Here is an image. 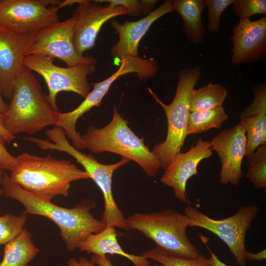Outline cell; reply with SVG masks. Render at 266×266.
Instances as JSON below:
<instances>
[{"label":"cell","instance_id":"obj_2","mask_svg":"<svg viewBox=\"0 0 266 266\" xmlns=\"http://www.w3.org/2000/svg\"><path fill=\"white\" fill-rule=\"evenodd\" d=\"M11 171L12 181L25 190L49 201L57 196L67 197L71 183L90 178L85 170L70 161L50 156L23 153Z\"/></svg>","mask_w":266,"mask_h":266},{"label":"cell","instance_id":"obj_9","mask_svg":"<svg viewBox=\"0 0 266 266\" xmlns=\"http://www.w3.org/2000/svg\"><path fill=\"white\" fill-rule=\"evenodd\" d=\"M53 60L42 55H30L24 58L23 65L44 78L48 90V100L54 110L59 111L56 97L60 92H72L84 98L88 95L91 88L87 76L95 71L96 65L85 63L64 67L54 64Z\"/></svg>","mask_w":266,"mask_h":266},{"label":"cell","instance_id":"obj_37","mask_svg":"<svg viewBox=\"0 0 266 266\" xmlns=\"http://www.w3.org/2000/svg\"><path fill=\"white\" fill-rule=\"evenodd\" d=\"M157 2L156 0H140L141 14L147 15L149 14Z\"/></svg>","mask_w":266,"mask_h":266},{"label":"cell","instance_id":"obj_13","mask_svg":"<svg viewBox=\"0 0 266 266\" xmlns=\"http://www.w3.org/2000/svg\"><path fill=\"white\" fill-rule=\"evenodd\" d=\"M73 3L78 4L73 15V41L76 51L81 55L95 47L99 32L106 22L116 16L129 15L123 6L102 5L88 0H73Z\"/></svg>","mask_w":266,"mask_h":266},{"label":"cell","instance_id":"obj_6","mask_svg":"<svg viewBox=\"0 0 266 266\" xmlns=\"http://www.w3.org/2000/svg\"><path fill=\"white\" fill-rule=\"evenodd\" d=\"M200 75L199 66L181 70L178 73V81L174 99L169 104L163 102L148 88L154 99L163 108L167 119L166 138L164 141L156 143L151 151L163 169L165 170L175 156L181 152L188 135L190 97Z\"/></svg>","mask_w":266,"mask_h":266},{"label":"cell","instance_id":"obj_10","mask_svg":"<svg viewBox=\"0 0 266 266\" xmlns=\"http://www.w3.org/2000/svg\"><path fill=\"white\" fill-rule=\"evenodd\" d=\"M60 1L0 0V27L18 34H36L60 21Z\"/></svg>","mask_w":266,"mask_h":266},{"label":"cell","instance_id":"obj_4","mask_svg":"<svg viewBox=\"0 0 266 266\" xmlns=\"http://www.w3.org/2000/svg\"><path fill=\"white\" fill-rule=\"evenodd\" d=\"M81 136L86 149L91 152H110L127 158L137 164L149 177H155L161 168L143 137L140 138L131 129L116 106L107 125L100 128L91 126Z\"/></svg>","mask_w":266,"mask_h":266},{"label":"cell","instance_id":"obj_40","mask_svg":"<svg viewBox=\"0 0 266 266\" xmlns=\"http://www.w3.org/2000/svg\"><path fill=\"white\" fill-rule=\"evenodd\" d=\"M3 172L4 171L3 170L0 169V185H1ZM2 195H3L2 191L1 189V190H0V197L2 196Z\"/></svg>","mask_w":266,"mask_h":266},{"label":"cell","instance_id":"obj_33","mask_svg":"<svg viewBox=\"0 0 266 266\" xmlns=\"http://www.w3.org/2000/svg\"><path fill=\"white\" fill-rule=\"evenodd\" d=\"M67 266H96V265L91 260L84 257L78 259L72 257L68 259Z\"/></svg>","mask_w":266,"mask_h":266},{"label":"cell","instance_id":"obj_21","mask_svg":"<svg viewBox=\"0 0 266 266\" xmlns=\"http://www.w3.org/2000/svg\"><path fill=\"white\" fill-rule=\"evenodd\" d=\"M3 250L0 266H29L40 251L25 227L16 237L4 244Z\"/></svg>","mask_w":266,"mask_h":266},{"label":"cell","instance_id":"obj_25","mask_svg":"<svg viewBox=\"0 0 266 266\" xmlns=\"http://www.w3.org/2000/svg\"><path fill=\"white\" fill-rule=\"evenodd\" d=\"M239 123L245 131L247 158L259 146L266 144V113L240 119Z\"/></svg>","mask_w":266,"mask_h":266},{"label":"cell","instance_id":"obj_12","mask_svg":"<svg viewBox=\"0 0 266 266\" xmlns=\"http://www.w3.org/2000/svg\"><path fill=\"white\" fill-rule=\"evenodd\" d=\"M75 24V18L73 16L39 32L27 56L37 54L57 58L67 67L85 63L96 65L97 61L94 58L80 55L76 51L73 41Z\"/></svg>","mask_w":266,"mask_h":266},{"label":"cell","instance_id":"obj_35","mask_svg":"<svg viewBox=\"0 0 266 266\" xmlns=\"http://www.w3.org/2000/svg\"><path fill=\"white\" fill-rule=\"evenodd\" d=\"M0 138L5 142H9L15 138L5 129L3 122V114L0 112Z\"/></svg>","mask_w":266,"mask_h":266},{"label":"cell","instance_id":"obj_1","mask_svg":"<svg viewBox=\"0 0 266 266\" xmlns=\"http://www.w3.org/2000/svg\"><path fill=\"white\" fill-rule=\"evenodd\" d=\"M1 186L3 195L16 200L24 206L23 213L46 217L54 222L59 227L68 251L76 248L77 244L89 234L98 233L106 227L90 212L96 206L94 200H83L71 208L60 207L25 190L4 172Z\"/></svg>","mask_w":266,"mask_h":266},{"label":"cell","instance_id":"obj_24","mask_svg":"<svg viewBox=\"0 0 266 266\" xmlns=\"http://www.w3.org/2000/svg\"><path fill=\"white\" fill-rule=\"evenodd\" d=\"M143 256L155 261L163 266H212L201 253L196 257L176 254L157 246L144 252Z\"/></svg>","mask_w":266,"mask_h":266},{"label":"cell","instance_id":"obj_15","mask_svg":"<svg viewBox=\"0 0 266 266\" xmlns=\"http://www.w3.org/2000/svg\"><path fill=\"white\" fill-rule=\"evenodd\" d=\"M36 34L21 35L0 27V88L2 97L11 99L24 66L23 61Z\"/></svg>","mask_w":266,"mask_h":266},{"label":"cell","instance_id":"obj_19","mask_svg":"<svg viewBox=\"0 0 266 266\" xmlns=\"http://www.w3.org/2000/svg\"><path fill=\"white\" fill-rule=\"evenodd\" d=\"M116 228L106 226L101 232L89 234L77 245L80 252L101 256L116 254L130 260L134 266H150L149 259L143 255H135L126 252L117 238Z\"/></svg>","mask_w":266,"mask_h":266},{"label":"cell","instance_id":"obj_28","mask_svg":"<svg viewBox=\"0 0 266 266\" xmlns=\"http://www.w3.org/2000/svg\"><path fill=\"white\" fill-rule=\"evenodd\" d=\"M234 0H206L208 7L207 30L211 33H218L220 30V19L225 10L232 5Z\"/></svg>","mask_w":266,"mask_h":266},{"label":"cell","instance_id":"obj_27","mask_svg":"<svg viewBox=\"0 0 266 266\" xmlns=\"http://www.w3.org/2000/svg\"><path fill=\"white\" fill-rule=\"evenodd\" d=\"M27 214H11L0 216V245H4L16 237L24 228Z\"/></svg>","mask_w":266,"mask_h":266},{"label":"cell","instance_id":"obj_8","mask_svg":"<svg viewBox=\"0 0 266 266\" xmlns=\"http://www.w3.org/2000/svg\"><path fill=\"white\" fill-rule=\"evenodd\" d=\"M259 212V207L251 204L239 208L233 215L216 220L207 216L198 208L188 206L184 212L191 222V227L206 229L218 236L227 245L238 266H246L247 251L245 236Z\"/></svg>","mask_w":266,"mask_h":266},{"label":"cell","instance_id":"obj_36","mask_svg":"<svg viewBox=\"0 0 266 266\" xmlns=\"http://www.w3.org/2000/svg\"><path fill=\"white\" fill-rule=\"evenodd\" d=\"M246 261H263L266 260V249L258 252L252 253L247 251L245 256Z\"/></svg>","mask_w":266,"mask_h":266},{"label":"cell","instance_id":"obj_30","mask_svg":"<svg viewBox=\"0 0 266 266\" xmlns=\"http://www.w3.org/2000/svg\"><path fill=\"white\" fill-rule=\"evenodd\" d=\"M254 98L252 103L245 107L240 115V119L266 113V83L256 85L253 89Z\"/></svg>","mask_w":266,"mask_h":266},{"label":"cell","instance_id":"obj_11","mask_svg":"<svg viewBox=\"0 0 266 266\" xmlns=\"http://www.w3.org/2000/svg\"><path fill=\"white\" fill-rule=\"evenodd\" d=\"M146 71V66L139 57L127 56L121 60L118 70L106 79L92 83L93 89L85 100L74 109L59 114L58 122L56 126L60 127L70 140L73 146L80 150L86 149L81 134L76 130V125L79 118L95 106H100L103 97L107 93L112 84L120 76L135 73L138 78L142 77Z\"/></svg>","mask_w":266,"mask_h":266},{"label":"cell","instance_id":"obj_39","mask_svg":"<svg viewBox=\"0 0 266 266\" xmlns=\"http://www.w3.org/2000/svg\"><path fill=\"white\" fill-rule=\"evenodd\" d=\"M8 108V105L4 101L0 88V112L4 114Z\"/></svg>","mask_w":266,"mask_h":266},{"label":"cell","instance_id":"obj_26","mask_svg":"<svg viewBox=\"0 0 266 266\" xmlns=\"http://www.w3.org/2000/svg\"><path fill=\"white\" fill-rule=\"evenodd\" d=\"M248 159L246 178L258 189L266 188V144L258 147Z\"/></svg>","mask_w":266,"mask_h":266},{"label":"cell","instance_id":"obj_22","mask_svg":"<svg viewBox=\"0 0 266 266\" xmlns=\"http://www.w3.org/2000/svg\"><path fill=\"white\" fill-rule=\"evenodd\" d=\"M228 92L225 87L209 83L198 89H193L189 100L190 112L205 110L222 106Z\"/></svg>","mask_w":266,"mask_h":266},{"label":"cell","instance_id":"obj_32","mask_svg":"<svg viewBox=\"0 0 266 266\" xmlns=\"http://www.w3.org/2000/svg\"><path fill=\"white\" fill-rule=\"evenodd\" d=\"M17 164L16 157L8 151L5 146V141L0 138V169L11 171Z\"/></svg>","mask_w":266,"mask_h":266},{"label":"cell","instance_id":"obj_17","mask_svg":"<svg viewBox=\"0 0 266 266\" xmlns=\"http://www.w3.org/2000/svg\"><path fill=\"white\" fill-rule=\"evenodd\" d=\"M231 37L232 64L235 66L258 62L265 58L266 51V17L251 21L240 19L233 30Z\"/></svg>","mask_w":266,"mask_h":266},{"label":"cell","instance_id":"obj_20","mask_svg":"<svg viewBox=\"0 0 266 266\" xmlns=\"http://www.w3.org/2000/svg\"><path fill=\"white\" fill-rule=\"evenodd\" d=\"M206 7V0H172L173 11L181 15L185 34L193 43H200L204 39L206 31L201 14Z\"/></svg>","mask_w":266,"mask_h":266},{"label":"cell","instance_id":"obj_16","mask_svg":"<svg viewBox=\"0 0 266 266\" xmlns=\"http://www.w3.org/2000/svg\"><path fill=\"white\" fill-rule=\"evenodd\" d=\"M210 141L199 138L195 146L185 153L179 152L173 158L160 178L164 185L172 188L175 197L188 203L186 184L188 180L198 173L197 167L203 159L213 155Z\"/></svg>","mask_w":266,"mask_h":266},{"label":"cell","instance_id":"obj_38","mask_svg":"<svg viewBox=\"0 0 266 266\" xmlns=\"http://www.w3.org/2000/svg\"><path fill=\"white\" fill-rule=\"evenodd\" d=\"M211 256L209 260L212 266H229L221 261L214 253L210 251Z\"/></svg>","mask_w":266,"mask_h":266},{"label":"cell","instance_id":"obj_7","mask_svg":"<svg viewBox=\"0 0 266 266\" xmlns=\"http://www.w3.org/2000/svg\"><path fill=\"white\" fill-rule=\"evenodd\" d=\"M126 219L129 230L142 233L157 246L190 257L201 254L187 235L191 222L184 214L168 208L151 213H135Z\"/></svg>","mask_w":266,"mask_h":266},{"label":"cell","instance_id":"obj_31","mask_svg":"<svg viewBox=\"0 0 266 266\" xmlns=\"http://www.w3.org/2000/svg\"><path fill=\"white\" fill-rule=\"evenodd\" d=\"M96 2H108L111 6H123L127 8L129 14L133 17L141 15L140 0H96Z\"/></svg>","mask_w":266,"mask_h":266},{"label":"cell","instance_id":"obj_29","mask_svg":"<svg viewBox=\"0 0 266 266\" xmlns=\"http://www.w3.org/2000/svg\"><path fill=\"white\" fill-rule=\"evenodd\" d=\"M233 8L240 19H250L254 15L266 14V0H234Z\"/></svg>","mask_w":266,"mask_h":266},{"label":"cell","instance_id":"obj_5","mask_svg":"<svg viewBox=\"0 0 266 266\" xmlns=\"http://www.w3.org/2000/svg\"><path fill=\"white\" fill-rule=\"evenodd\" d=\"M48 140L41 139L39 147L42 150H56L66 153L73 157L84 168L101 190L104 199V210L101 221L106 226L125 231L129 230L122 211L116 203L112 190V178L114 171L129 163L131 160L125 157L116 163L103 164L92 154L87 155L77 149L67 140L64 131L54 127L46 132Z\"/></svg>","mask_w":266,"mask_h":266},{"label":"cell","instance_id":"obj_34","mask_svg":"<svg viewBox=\"0 0 266 266\" xmlns=\"http://www.w3.org/2000/svg\"><path fill=\"white\" fill-rule=\"evenodd\" d=\"M91 260L99 266H113L110 258L106 256L93 254ZM153 266H163L161 265H155Z\"/></svg>","mask_w":266,"mask_h":266},{"label":"cell","instance_id":"obj_14","mask_svg":"<svg viewBox=\"0 0 266 266\" xmlns=\"http://www.w3.org/2000/svg\"><path fill=\"white\" fill-rule=\"evenodd\" d=\"M211 149L217 153L221 162V183L238 185L243 177L242 162L245 155V131L239 123L223 130L213 137Z\"/></svg>","mask_w":266,"mask_h":266},{"label":"cell","instance_id":"obj_3","mask_svg":"<svg viewBox=\"0 0 266 266\" xmlns=\"http://www.w3.org/2000/svg\"><path fill=\"white\" fill-rule=\"evenodd\" d=\"M59 112L52 107L32 71L24 66L16 81L8 108L3 115L6 130L14 136L34 134L49 126H56Z\"/></svg>","mask_w":266,"mask_h":266},{"label":"cell","instance_id":"obj_23","mask_svg":"<svg viewBox=\"0 0 266 266\" xmlns=\"http://www.w3.org/2000/svg\"><path fill=\"white\" fill-rule=\"evenodd\" d=\"M228 118L223 106L190 112L187 124V134H199L213 128L220 129Z\"/></svg>","mask_w":266,"mask_h":266},{"label":"cell","instance_id":"obj_18","mask_svg":"<svg viewBox=\"0 0 266 266\" xmlns=\"http://www.w3.org/2000/svg\"><path fill=\"white\" fill-rule=\"evenodd\" d=\"M173 11L172 0H167L145 17L136 21H126L123 24L113 20L111 27L119 34V40L111 48L113 58L121 60L127 56H138L139 41L151 26L163 16Z\"/></svg>","mask_w":266,"mask_h":266}]
</instances>
